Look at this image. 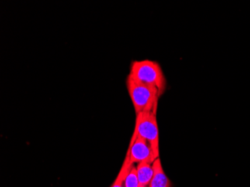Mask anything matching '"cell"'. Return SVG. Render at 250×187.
Listing matches in <instances>:
<instances>
[{
	"mask_svg": "<svg viewBox=\"0 0 250 187\" xmlns=\"http://www.w3.org/2000/svg\"><path fill=\"white\" fill-rule=\"evenodd\" d=\"M129 149H130V162L133 165H134L135 163L139 164L143 162L152 164L154 160L159 158L153 151L152 147L149 143L143 138L139 136L135 129L133 136L130 139Z\"/></svg>",
	"mask_w": 250,
	"mask_h": 187,
	"instance_id": "obj_4",
	"label": "cell"
},
{
	"mask_svg": "<svg viewBox=\"0 0 250 187\" xmlns=\"http://www.w3.org/2000/svg\"><path fill=\"white\" fill-rule=\"evenodd\" d=\"M125 187H139L137 171H136V166L134 165L132 166L131 169L125 178Z\"/></svg>",
	"mask_w": 250,
	"mask_h": 187,
	"instance_id": "obj_8",
	"label": "cell"
},
{
	"mask_svg": "<svg viewBox=\"0 0 250 187\" xmlns=\"http://www.w3.org/2000/svg\"><path fill=\"white\" fill-rule=\"evenodd\" d=\"M136 171L138 177L139 187H147L154 174L152 164L146 162L139 163L136 166Z\"/></svg>",
	"mask_w": 250,
	"mask_h": 187,
	"instance_id": "obj_6",
	"label": "cell"
},
{
	"mask_svg": "<svg viewBox=\"0 0 250 187\" xmlns=\"http://www.w3.org/2000/svg\"><path fill=\"white\" fill-rule=\"evenodd\" d=\"M126 84L136 115L145 112L157 113V104L161 95L155 87L142 83L129 76Z\"/></svg>",
	"mask_w": 250,
	"mask_h": 187,
	"instance_id": "obj_1",
	"label": "cell"
},
{
	"mask_svg": "<svg viewBox=\"0 0 250 187\" xmlns=\"http://www.w3.org/2000/svg\"><path fill=\"white\" fill-rule=\"evenodd\" d=\"M135 130L139 136L149 143L154 154L159 157V130L155 112H145L137 114Z\"/></svg>",
	"mask_w": 250,
	"mask_h": 187,
	"instance_id": "obj_3",
	"label": "cell"
},
{
	"mask_svg": "<svg viewBox=\"0 0 250 187\" xmlns=\"http://www.w3.org/2000/svg\"><path fill=\"white\" fill-rule=\"evenodd\" d=\"M128 76L142 83L155 87L161 96L165 92L167 80L161 65L157 62L151 60L133 62Z\"/></svg>",
	"mask_w": 250,
	"mask_h": 187,
	"instance_id": "obj_2",
	"label": "cell"
},
{
	"mask_svg": "<svg viewBox=\"0 0 250 187\" xmlns=\"http://www.w3.org/2000/svg\"><path fill=\"white\" fill-rule=\"evenodd\" d=\"M133 166L131 162H130V149L128 147V150H127V153L126 154V157H125L122 168H121L117 178L115 180L114 183H113L111 187H125V178L127 177V174H128L130 170L131 169Z\"/></svg>",
	"mask_w": 250,
	"mask_h": 187,
	"instance_id": "obj_7",
	"label": "cell"
},
{
	"mask_svg": "<svg viewBox=\"0 0 250 187\" xmlns=\"http://www.w3.org/2000/svg\"><path fill=\"white\" fill-rule=\"evenodd\" d=\"M152 167L153 170H154V174H153L152 179L147 187H172L171 181H169L167 174L164 172L160 157L154 160V163H152Z\"/></svg>",
	"mask_w": 250,
	"mask_h": 187,
	"instance_id": "obj_5",
	"label": "cell"
}]
</instances>
